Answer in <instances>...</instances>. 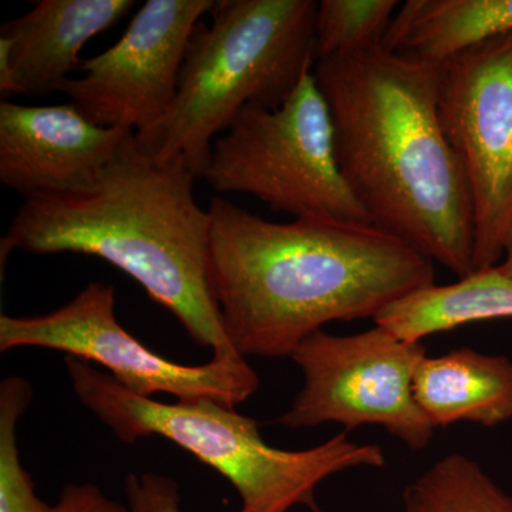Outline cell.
I'll return each mask as SVG.
<instances>
[{
  "mask_svg": "<svg viewBox=\"0 0 512 512\" xmlns=\"http://www.w3.org/2000/svg\"><path fill=\"white\" fill-rule=\"evenodd\" d=\"M211 279L239 355L291 357L326 323L373 319L434 282V262L375 225L262 220L212 198Z\"/></svg>",
  "mask_w": 512,
  "mask_h": 512,
  "instance_id": "1",
  "label": "cell"
},
{
  "mask_svg": "<svg viewBox=\"0 0 512 512\" xmlns=\"http://www.w3.org/2000/svg\"><path fill=\"white\" fill-rule=\"evenodd\" d=\"M340 171L376 228L453 272H474L466 168L441 126L437 66L386 49L316 60Z\"/></svg>",
  "mask_w": 512,
  "mask_h": 512,
  "instance_id": "2",
  "label": "cell"
},
{
  "mask_svg": "<svg viewBox=\"0 0 512 512\" xmlns=\"http://www.w3.org/2000/svg\"><path fill=\"white\" fill-rule=\"evenodd\" d=\"M136 134V133H134ZM128 138L92 183L26 198L0 241L16 249L96 256L126 272L212 357L241 356L222 326L211 279V221L184 157L156 158Z\"/></svg>",
  "mask_w": 512,
  "mask_h": 512,
  "instance_id": "3",
  "label": "cell"
},
{
  "mask_svg": "<svg viewBox=\"0 0 512 512\" xmlns=\"http://www.w3.org/2000/svg\"><path fill=\"white\" fill-rule=\"evenodd\" d=\"M313 0H220L211 25L198 22L167 114L136 133L143 153L184 157L204 178L212 138L248 107H281L316 63Z\"/></svg>",
  "mask_w": 512,
  "mask_h": 512,
  "instance_id": "4",
  "label": "cell"
},
{
  "mask_svg": "<svg viewBox=\"0 0 512 512\" xmlns=\"http://www.w3.org/2000/svg\"><path fill=\"white\" fill-rule=\"evenodd\" d=\"M74 394L127 444L164 437L227 478L241 498L239 512H289L305 507L323 512L316 490L323 481L352 468H383L376 444L336 434L306 450H281L262 439L258 423L214 400L158 402L121 387L109 373L76 357L64 359Z\"/></svg>",
  "mask_w": 512,
  "mask_h": 512,
  "instance_id": "5",
  "label": "cell"
},
{
  "mask_svg": "<svg viewBox=\"0 0 512 512\" xmlns=\"http://www.w3.org/2000/svg\"><path fill=\"white\" fill-rule=\"evenodd\" d=\"M207 183L248 194L295 220L369 224L340 171L335 130L315 73L278 109L248 107L212 144Z\"/></svg>",
  "mask_w": 512,
  "mask_h": 512,
  "instance_id": "6",
  "label": "cell"
},
{
  "mask_svg": "<svg viewBox=\"0 0 512 512\" xmlns=\"http://www.w3.org/2000/svg\"><path fill=\"white\" fill-rule=\"evenodd\" d=\"M426 346L375 328L355 335L318 330L292 353L302 389L276 423L289 430L336 423L346 433L379 426L412 451H423L434 429L414 397Z\"/></svg>",
  "mask_w": 512,
  "mask_h": 512,
  "instance_id": "7",
  "label": "cell"
},
{
  "mask_svg": "<svg viewBox=\"0 0 512 512\" xmlns=\"http://www.w3.org/2000/svg\"><path fill=\"white\" fill-rule=\"evenodd\" d=\"M116 292L90 282L56 311L36 316H0V352L20 348L59 350L96 363L128 392L154 399L170 394L180 402L214 400L235 407L259 389V376L247 357H212L188 366L157 355L117 322Z\"/></svg>",
  "mask_w": 512,
  "mask_h": 512,
  "instance_id": "8",
  "label": "cell"
},
{
  "mask_svg": "<svg viewBox=\"0 0 512 512\" xmlns=\"http://www.w3.org/2000/svg\"><path fill=\"white\" fill-rule=\"evenodd\" d=\"M437 94L473 194L474 272L493 268L512 217V32L437 66Z\"/></svg>",
  "mask_w": 512,
  "mask_h": 512,
  "instance_id": "9",
  "label": "cell"
},
{
  "mask_svg": "<svg viewBox=\"0 0 512 512\" xmlns=\"http://www.w3.org/2000/svg\"><path fill=\"white\" fill-rule=\"evenodd\" d=\"M215 5L148 0L119 42L82 60L84 76L67 80L60 92L97 126L143 133L170 110L192 30Z\"/></svg>",
  "mask_w": 512,
  "mask_h": 512,
  "instance_id": "10",
  "label": "cell"
},
{
  "mask_svg": "<svg viewBox=\"0 0 512 512\" xmlns=\"http://www.w3.org/2000/svg\"><path fill=\"white\" fill-rule=\"evenodd\" d=\"M133 131L100 127L74 104L0 103V183L26 198L79 190Z\"/></svg>",
  "mask_w": 512,
  "mask_h": 512,
  "instance_id": "11",
  "label": "cell"
},
{
  "mask_svg": "<svg viewBox=\"0 0 512 512\" xmlns=\"http://www.w3.org/2000/svg\"><path fill=\"white\" fill-rule=\"evenodd\" d=\"M134 0H39L0 28V92L45 96L60 92L80 70V50L113 28Z\"/></svg>",
  "mask_w": 512,
  "mask_h": 512,
  "instance_id": "12",
  "label": "cell"
},
{
  "mask_svg": "<svg viewBox=\"0 0 512 512\" xmlns=\"http://www.w3.org/2000/svg\"><path fill=\"white\" fill-rule=\"evenodd\" d=\"M413 389L436 430L463 421L493 429L512 420V360L507 356L470 348L426 356Z\"/></svg>",
  "mask_w": 512,
  "mask_h": 512,
  "instance_id": "13",
  "label": "cell"
},
{
  "mask_svg": "<svg viewBox=\"0 0 512 512\" xmlns=\"http://www.w3.org/2000/svg\"><path fill=\"white\" fill-rule=\"evenodd\" d=\"M512 32V0H409L393 16L383 49L440 66Z\"/></svg>",
  "mask_w": 512,
  "mask_h": 512,
  "instance_id": "14",
  "label": "cell"
},
{
  "mask_svg": "<svg viewBox=\"0 0 512 512\" xmlns=\"http://www.w3.org/2000/svg\"><path fill=\"white\" fill-rule=\"evenodd\" d=\"M512 318V278L495 265L450 285H430L392 303L373 322L397 338L427 336L481 322Z\"/></svg>",
  "mask_w": 512,
  "mask_h": 512,
  "instance_id": "15",
  "label": "cell"
},
{
  "mask_svg": "<svg viewBox=\"0 0 512 512\" xmlns=\"http://www.w3.org/2000/svg\"><path fill=\"white\" fill-rule=\"evenodd\" d=\"M409 512H512V497L473 458L447 454L404 490Z\"/></svg>",
  "mask_w": 512,
  "mask_h": 512,
  "instance_id": "16",
  "label": "cell"
},
{
  "mask_svg": "<svg viewBox=\"0 0 512 512\" xmlns=\"http://www.w3.org/2000/svg\"><path fill=\"white\" fill-rule=\"evenodd\" d=\"M396 0H322L316 12V60L382 49Z\"/></svg>",
  "mask_w": 512,
  "mask_h": 512,
  "instance_id": "17",
  "label": "cell"
},
{
  "mask_svg": "<svg viewBox=\"0 0 512 512\" xmlns=\"http://www.w3.org/2000/svg\"><path fill=\"white\" fill-rule=\"evenodd\" d=\"M28 380L9 376L0 383V512H52L36 495L20 460L18 423L32 402Z\"/></svg>",
  "mask_w": 512,
  "mask_h": 512,
  "instance_id": "18",
  "label": "cell"
},
{
  "mask_svg": "<svg viewBox=\"0 0 512 512\" xmlns=\"http://www.w3.org/2000/svg\"><path fill=\"white\" fill-rule=\"evenodd\" d=\"M126 498L130 512H183L180 485L153 471L128 474Z\"/></svg>",
  "mask_w": 512,
  "mask_h": 512,
  "instance_id": "19",
  "label": "cell"
},
{
  "mask_svg": "<svg viewBox=\"0 0 512 512\" xmlns=\"http://www.w3.org/2000/svg\"><path fill=\"white\" fill-rule=\"evenodd\" d=\"M52 512H130L127 505L111 500L92 483L67 484Z\"/></svg>",
  "mask_w": 512,
  "mask_h": 512,
  "instance_id": "20",
  "label": "cell"
},
{
  "mask_svg": "<svg viewBox=\"0 0 512 512\" xmlns=\"http://www.w3.org/2000/svg\"><path fill=\"white\" fill-rule=\"evenodd\" d=\"M497 266L503 274L512 278V217L504 235L503 256H501L500 264Z\"/></svg>",
  "mask_w": 512,
  "mask_h": 512,
  "instance_id": "21",
  "label": "cell"
},
{
  "mask_svg": "<svg viewBox=\"0 0 512 512\" xmlns=\"http://www.w3.org/2000/svg\"><path fill=\"white\" fill-rule=\"evenodd\" d=\"M404 512H409V511L404 510Z\"/></svg>",
  "mask_w": 512,
  "mask_h": 512,
  "instance_id": "22",
  "label": "cell"
}]
</instances>
